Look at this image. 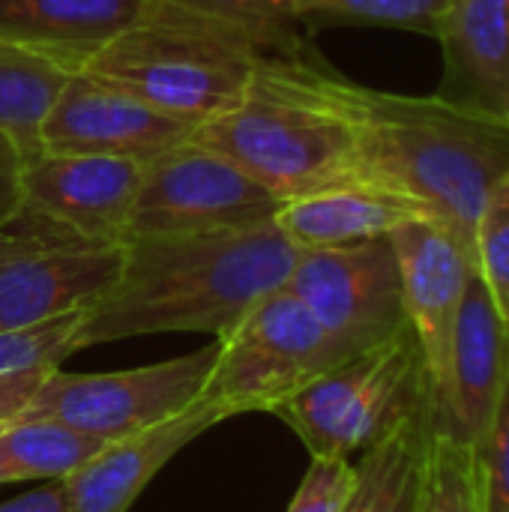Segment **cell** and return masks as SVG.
I'll use <instances>...</instances> for the list:
<instances>
[{"label": "cell", "instance_id": "obj_1", "mask_svg": "<svg viewBox=\"0 0 509 512\" xmlns=\"http://www.w3.org/2000/svg\"><path fill=\"white\" fill-rule=\"evenodd\" d=\"M297 258L300 249L273 222L126 240L114 285L81 315L78 348L156 333L222 339L261 297L288 282Z\"/></svg>", "mask_w": 509, "mask_h": 512}, {"label": "cell", "instance_id": "obj_2", "mask_svg": "<svg viewBox=\"0 0 509 512\" xmlns=\"http://www.w3.org/2000/svg\"><path fill=\"white\" fill-rule=\"evenodd\" d=\"M357 123L360 171L402 192L447 225L477 270V222L492 186L509 174V123L483 117L435 96H402L339 78Z\"/></svg>", "mask_w": 509, "mask_h": 512}, {"label": "cell", "instance_id": "obj_3", "mask_svg": "<svg viewBox=\"0 0 509 512\" xmlns=\"http://www.w3.org/2000/svg\"><path fill=\"white\" fill-rule=\"evenodd\" d=\"M339 78L306 48L267 51L240 99L198 123L192 141L231 159L282 201L357 180V123Z\"/></svg>", "mask_w": 509, "mask_h": 512}, {"label": "cell", "instance_id": "obj_4", "mask_svg": "<svg viewBox=\"0 0 509 512\" xmlns=\"http://www.w3.org/2000/svg\"><path fill=\"white\" fill-rule=\"evenodd\" d=\"M267 51L237 24L165 0L99 51L87 69L192 126L231 108Z\"/></svg>", "mask_w": 509, "mask_h": 512}, {"label": "cell", "instance_id": "obj_5", "mask_svg": "<svg viewBox=\"0 0 509 512\" xmlns=\"http://www.w3.org/2000/svg\"><path fill=\"white\" fill-rule=\"evenodd\" d=\"M426 405V375L411 327L315 378L273 414L309 459L366 453Z\"/></svg>", "mask_w": 509, "mask_h": 512}, {"label": "cell", "instance_id": "obj_6", "mask_svg": "<svg viewBox=\"0 0 509 512\" xmlns=\"http://www.w3.org/2000/svg\"><path fill=\"white\" fill-rule=\"evenodd\" d=\"M204 387L225 420L273 414L315 378L348 360L318 318L282 285L261 297L222 339Z\"/></svg>", "mask_w": 509, "mask_h": 512}, {"label": "cell", "instance_id": "obj_7", "mask_svg": "<svg viewBox=\"0 0 509 512\" xmlns=\"http://www.w3.org/2000/svg\"><path fill=\"white\" fill-rule=\"evenodd\" d=\"M216 351L213 339L207 348L138 369L90 375L51 369L15 417L57 420L102 441H120L195 405L207 387Z\"/></svg>", "mask_w": 509, "mask_h": 512}, {"label": "cell", "instance_id": "obj_8", "mask_svg": "<svg viewBox=\"0 0 509 512\" xmlns=\"http://www.w3.org/2000/svg\"><path fill=\"white\" fill-rule=\"evenodd\" d=\"M282 207L267 186L198 141H183L144 165L126 240L270 225Z\"/></svg>", "mask_w": 509, "mask_h": 512}, {"label": "cell", "instance_id": "obj_9", "mask_svg": "<svg viewBox=\"0 0 509 512\" xmlns=\"http://www.w3.org/2000/svg\"><path fill=\"white\" fill-rule=\"evenodd\" d=\"M285 288L354 357L408 327L399 261L387 237L300 252Z\"/></svg>", "mask_w": 509, "mask_h": 512}, {"label": "cell", "instance_id": "obj_10", "mask_svg": "<svg viewBox=\"0 0 509 512\" xmlns=\"http://www.w3.org/2000/svg\"><path fill=\"white\" fill-rule=\"evenodd\" d=\"M390 243L399 261L405 318L423 360L426 408L441 417L450 390L456 318L474 261L459 237L435 219H411L399 225L390 231Z\"/></svg>", "mask_w": 509, "mask_h": 512}, {"label": "cell", "instance_id": "obj_11", "mask_svg": "<svg viewBox=\"0 0 509 512\" xmlns=\"http://www.w3.org/2000/svg\"><path fill=\"white\" fill-rule=\"evenodd\" d=\"M192 132V123L153 108L129 90L90 72H72L42 123L39 144L45 153H96L147 165L189 141Z\"/></svg>", "mask_w": 509, "mask_h": 512}, {"label": "cell", "instance_id": "obj_12", "mask_svg": "<svg viewBox=\"0 0 509 512\" xmlns=\"http://www.w3.org/2000/svg\"><path fill=\"white\" fill-rule=\"evenodd\" d=\"M141 177L135 159L42 150L21 168V210L87 243H123Z\"/></svg>", "mask_w": 509, "mask_h": 512}, {"label": "cell", "instance_id": "obj_13", "mask_svg": "<svg viewBox=\"0 0 509 512\" xmlns=\"http://www.w3.org/2000/svg\"><path fill=\"white\" fill-rule=\"evenodd\" d=\"M507 375L509 324L498 312L483 276L474 270L456 318L447 405L441 417H429L483 453Z\"/></svg>", "mask_w": 509, "mask_h": 512}, {"label": "cell", "instance_id": "obj_14", "mask_svg": "<svg viewBox=\"0 0 509 512\" xmlns=\"http://www.w3.org/2000/svg\"><path fill=\"white\" fill-rule=\"evenodd\" d=\"M123 264V243L72 240L21 255L0 267V333L45 324L87 309Z\"/></svg>", "mask_w": 509, "mask_h": 512}, {"label": "cell", "instance_id": "obj_15", "mask_svg": "<svg viewBox=\"0 0 509 512\" xmlns=\"http://www.w3.org/2000/svg\"><path fill=\"white\" fill-rule=\"evenodd\" d=\"M225 423V414L204 396L177 417L111 441L84 468L60 480L66 512H129L147 483L195 438Z\"/></svg>", "mask_w": 509, "mask_h": 512}, {"label": "cell", "instance_id": "obj_16", "mask_svg": "<svg viewBox=\"0 0 509 512\" xmlns=\"http://www.w3.org/2000/svg\"><path fill=\"white\" fill-rule=\"evenodd\" d=\"M438 42L444 48L438 96L509 123V0H450Z\"/></svg>", "mask_w": 509, "mask_h": 512}, {"label": "cell", "instance_id": "obj_17", "mask_svg": "<svg viewBox=\"0 0 509 512\" xmlns=\"http://www.w3.org/2000/svg\"><path fill=\"white\" fill-rule=\"evenodd\" d=\"M150 6L153 0H0V42L81 72Z\"/></svg>", "mask_w": 509, "mask_h": 512}, {"label": "cell", "instance_id": "obj_18", "mask_svg": "<svg viewBox=\"0 0 509 512\" xmlns=\"http://www.w3.org/2000/svg\"><path fill=\"white\" fill-rule=\"evenodd\" d=\"M411 219H432L423 204L369 180L333 183L282 201L273 225L300 252L387 237Z\"/></svg>", "mask_w": 509, "mask_h": 512}, {"label": "cell", "instance_id": "obj_19", "mask_svg": "<svg viewBox=\"0 0 509 512\" xmlns=\"http://www.w3.org/2000/svg\"><path fill=\"white\" fill-rule=\"evenodd\" d=\"M426 405L408 417L384 441L360 453L354 465L357 480L342 512H414L423 447H426Z\"/></svg>", "mask_w": 509, "mask_h": 512}, {"label": "cell", "instance_id": "obj_20", "mask_svg": "<svg viewBox=\"0 0 509 512\" xmlns=\"http://www.w3.org/2000/svg\"><path fill=\"white\" fill-rule=\"evenodd\" d=\"M69 75L27 48L0 42V138L12 141L24 162L42 150V123Z\"/></svg>", "mask_w": 509, "mask_h": 512}, {"label": "cell", "instance_id": "obj_21", "mask_svg": "<svg viewBox=\"0 0 509 512\" xmlns=\"http://www.w3.org/2000/svg\"><path fill=\"white\" fill-rule=\"evenodd\" d=\"M108 444L111 441H102L57 420L12 417L0 423V459L6 471V486L27 480L60 483L84 468Z\"/></svg>", "mask_w": 509, "mask_h": 512}, {"label": "cell", "instance_id": "obj_22", "mask_svg": "<svg viewBox=\"0 0 509 512\" xmlns=\"http://www.w3.org/2000/svg\"><path fill=\"white\" fill-rule=\"evenodd\" d=\"M426 447L414 512H486L480 450L435 423L426 411Z\"/></svg>", "mask_w": 509, "mask_h": 512}, {"label": "cell", "instance_id": "obj_23", "mask_svg": "<svg viewBox=\"0 0 509 512\" xmlns=\"http://www.w3.org/2000/svg\"><path fill=\"white\" fill-rule=\"evenodd\" d=\"M291 6L300 21L396 27L438 39L450 0H291Z\"/></svg>", "mask_w": 509, "mask_h": 512}, {"label": "cell", "instance_id": "obj_24", "mask_svg": "<svg viewBox=\"0 0 509 512\" xmlns=\"http://www.w3.org/2000/svg\"><path fill=\"white\" fill-rule=\"evenodd\" d=\"M81 315L84 309L51 318L36 327L0 333V378L60 369L63 360L81 351L78 348Z\"/></svg>", "mask_w": 509, "mask_h": 512}, {"label": "cell", "instance_id": "obj_25", "mask_svg": "<svg viewBox=\"0 0 509 512\" xmlns=\"http://www.w3.org/2000/svg\"><path fill=\"white\" fill-rule=\"evenodd\" d=\"M210 18L231 21L243 27L264 51H297L303 48L297 36V12L291 0H165Z\"/></svg>", "mask_w": 509, "mask_h": 512}, {"label": "cell", "instance_id": "obj_26", "mask_svg": "<svg viewBox=\"0 0 509 512\" xmlns=\"http://www.w3.org/2000/svg\"><path fill=\"white\" fill-rule=\"evenodd\" d=\"M474 252H477V273L483 276L498 312L509 324V174H504L492 186L483 204Z\"/></svg>", "mask_w": 509, "mask_h": 512}, {"label": "cell", "instance_id": "obj_27", "mask_svg": "<svg viewBox=\"0 0 509 512\" xmlns=\"http://www.w3.org/2000/svg\"><path fill=\"white\" fill-rule=\"evenodd\" d=\"M357 480L351 459H312L285 512H342Z\"/></svg>", "mask_w": 509, "mask_h": 512}, {"label": "cell", "instance_id": "obj_28", "mask_svg": "<svg viewBox=\"0 0 509 512\" xmlns=\"http://www.w3.org/2000/svg\"><path fill=\"white\" fill-rule=\"evenodd\" d=\"M480 459L486 474V512H509V375Z\"/></svg>", "mask_w": 509, "mask_h": 512}, {"label": "cell", "instance_id": "obj_29", "mask_svg": "<svg viewBox=\"0 0 509 512\" xmlns=\"http://www.w3.org/2000/svg\"><path fill=\"white\" fill-rule=\"evenodd\" d=\"M21 168H24V156L18 153V147L0 138V228L9 225L24 207Z\"/></svg>", "mask_w": 509, "mask_h": 512}, {"label": "cell", "instance_id": "obj_30", "mask_svg": "<svg viewBox=\"0 0 509 512\" xmlns=\"http://www.w3.org/2000/svg\"><path fill=\"white\" fill-rule=\"evenodd\" d=\"M48 372H33V375H12V378H0V423L12 420L27 399L33 396V390L39 387V381Z\"/></svg>", "mask_w": 509, "mask_h": 512}, {"label": "cell", "instance_id": "obj_31", "mask_svg": "<svg viewBox=\"0 0 509 512\" xmlns=\"http://www.w3.org/2000/svg\"><path fill=\"white\" fill-rule=\"evenodd\" d=\"M0 512H66L63 489H60V483L42 486L36 492L18 495V498L0 504Z\"/></svg>", "mask_w": 509, "mask_h": 512}, {"label": "cell", "instance_id": "obj_32", "mask_svg": "<svg viewBox=\"0 0 509 512\" xmlns=\"http://www.w3.org/2000/svg\"><path fill=\"white\" fill-rule=\"evenodd\" d=\"M0 486H6V471H3V459H0Z\"/></svg>", "mask_w": 509, "mask_h": 512}]
</instances>
